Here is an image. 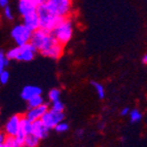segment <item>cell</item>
Here are the masks:
<instances>
[{
  "instance_id": "cell-1",
  "label": "cell",
  "mask_w": 147,
  "mask_h": 147,
  "mask_svg": "<svg viewBox=\"0 0 147 147\" xmlns=\"http://www.w3.org/2000/svg\"><path fill=\"white\" fill-rule=\"evenodd\" d=\"M30 43L36 49L37 52L49 59H59L63 54V44L58 41L52 32L40 28L33 31Z\"/></svg>"
},
{
  "instance_id": "cell-2",
  "label": "cell",
  "mask_w": 147,
  "mask_h": 147,
  "mask_svg": "<svg viewBox=\"0 0 147 147\" xmlns=\"http://www.w3.org/2000/svg\"><path fill=\"white\" fill-rule=\"evenodd\" d=\"M36 52V49L29 42L23 45H17L16 47H12L8 52L5 53V56L7 57L9 61L17 60L22 62H30L34 59Z\"/></svg>"
},
{
  "instance_id": "cell-3",
  "label": "cell",
  "mask_w": 147,
  "mask_h": 147,
  "mask_svg": "<svg viewBox=\"0 0 147 147\" xmlns=\"http://www.w3.org/2000/svg\"><path fill=\"white\" fill-rule=\"evenodd\" d=\"M36 12L38 15V19H39V28L49 32H52L55 26L63 19V18L57 17V16H55L54 13L49 11L45 7L44 2H41L37 5Z\"/></svg>"
},
{
  "instance_id": "cell-4",
  "label": "cell",
  "mask_w": 147,
  "mask_h": 147,
  "mask_svg": "<svg viewBox=\"0 0 147 147\" xmlns=\"http://www.w3.org/2000/svg\"><path fill=\"white\" fill-rule=\"evenodd\" d=\"M52 34L63 45L68 43L73 34V25L68 18H63L52 30Z\"/></svg>"
},
{
  "instance_id": "cell-5",
  "label": "cell",
  "mask_w": 147,
  "mask_h": 147,
  "mask_svg": "<svg viewBox=\"0 0 147 147\" xmlns=\"http://www.w3.org/2000/svg\"><path fill=\"white\" fill-rule=\"evenodd\" d=\"M45 7L59 18H68L71 12V0H47Z\"/></svg>"
},
{
  "instance_id": "cell-6",
  "label": "cell",
  "mask_w": 147,
  "mask_h": 147,
  "mask_svg": "<svg viewBox=\"0 0 147 147\" xmlns=\"http://www.w3.org/2000/svg\"><path fill=\"white\" fill-rule=\"evenodd\" d=\"M32 33L33 31L26 27L24 24L16 25L10 31V36L12 37L13 41L17 43V45H23V44L29 43L31 40Z\"/></svg>"
},
{
  "instance_id": "cell-7",
  "label": "cell",
  "mask_w": 147,
  "mask_h": 147,
  "mask_svg": "<svg viewBox=\"0 0 147 147\" xmlns=\"http://www.w3.org/2000/svg\"><path fill=\"white\" fill-rule=\"evenodd\" d=\"M64 117H65V114L63 111H56L49 108V110L41 117V121L49 130H52L60 121L64 120Z\"/></svg>"
},
{
  "instance_id": "cell-8",
  "label": "cell",
  "mask_w": 147,
  "mask_h": 147,
  "mask_svg": "<svg viewBox=\"0 0 147 147\" xmlns=\"http://www.w3.org/2000/svg\"><path fill=\"white\" fill-rule=\"evenodd\" d=\"M22 115L15 114L6 121L4 125V133L8 136H16L20 131Z\"/></svg>"
},
{
  "instance_id": "cell-9",
  "label": "cell",
  "mask_w": 147,
  "mask_h": 147,
  "mask_svg": "<svg viewBox=\"0 0 147 147\" xmlns=\"http://www.w3.org/2000/svg\"><path fill=\"white\" fill-rule=\"evenodd\" d=\"M47 110H49V105L43 103L42 105L38 106V107L28 108L27 112L25 113L24 116L27 118V119L31 120V121H34V120H37V119H41L43 114L47 112Z\"/></svg>"
},
{
  "instance_id": "cell-10",
  "label": "cell",
  "mask_w": 147,
  "mask_h": 147,
  "mask_svg": "<svg viewBox=\"0 0 147 147\" xmlns=\"http://www.w3.org/2000/svg\"><path fill=\"white\" fill-rule=\"evenodd\" d=\"M49 129L42 123L41 119H37L32 121V132L34 136H36L39 140H43L49 135Z\"/></svg>"
},
{
  "instance_id": "cell-11",
  "label": "cell",
  "mask_w": 147,
  "mask_h": 147,
  "mask_svg": "<svg viewBox=\"0 0 147 147\" xmlns=\"http://www.w3.org/2000/svg\"><path fill=\"white\" fill-rule=\"evenodd\" d=\"M37 3H35L33 0H20L19 5H18V9L22 17L27 16L32 12H35L37 9Z\"/></svg>"
},
{
  "instance_id": "cell-12",
  "label": "cell",
  "mask_w": 147,
  "mask_h": 147,
  "mask_svg": "<svg viewBox=\"0 0 147 147\" xmlns=\"http://www.w3.org/2000/svg\"><path fill=\"white\" fill-rule=\"evenodd\" d=\"M23 24L26 27L29 28L31 31H35V30L39 29V19H38V15L37 12H32L27 16L23 17Z\"/></svg>"
},
{
  "instance_id": "cell-13",
  "label": "cell",
  "mask_w": 147,
  "mask_h": 147,
  "mask_svg": "<svg viewBox=\"0 0 147 147\" xmlns=\"http://www.w3.org/2000/svg\"><path fill=\"white\" fill-rule=\"evenodd\" d=\"M42 90L39 86H26L25 88H23L22 93H21V97L24 101H28L29 99H31L32 97L37 95H41Z\"/></svg>"
},
{
  "instance_id": "cell-14",
  "label": "cell",
  "mask_w": 147,
  "mask_h": 147,
  "mask_svg": "<svg viewBox=\"0 0 147 147\" xmlns=\"http://www.w3.org/2000/svg\"><path fill=\"white\" fill-rule=\"evenodd\" d=\"M44 103V99L41 95H37L32 97L31 99L27 101L28 104V108H34V107H38V106L42 105Z\"/></svg>"
},
{
  "instance_id": "cell-15",
  "label": "cell",
  "mask_w": 147,
  "mask_h": 147,
  "mask_svg": "<svg viewBox=\"0 0 147 147\" xmlns=\"http://www.w3.org/2000/svg\"><path fill=\"white\" fill-rule=\"evenodd\" d=\"M20 130L23 131L26 135H29V134H31V132H32V121H31V120L27 119L25 116H22Z\"/></svg>"
},
{
  "instance_id": "cell-16",
  "label": "cell",
  "mask_w": 147,
  "mask_h": 147,
  "mask_svg": "<svg viewBox=\"0 0 147 147\" xmlns=\"http://www.w3.org/2000/svg\"><path fill=\"white\" fill-rule=\"evenodd\" d=\"M40 140L34 136L33 134H29V135L26 136V139H25V144L24 146L26 147H36L39 144Z\"/></svg>"
},
{
  "instance_id": "cell-17",
  "label": "cell",
  "mask_w": 147,
  "mask_h": 147,
  "mask_svg": "<svg viewBox=\"0 0 147 147\" xmlns=\"http://www.w3.org/2000/svg\"><path fill=\"white\" fill-rule=\"evenodd\" d=\"M91 84H93V86L95 88L96 93L98 95L99 99L105 98V90H104V86L101 84H99V82H97V81H92Z\"/></svg>"
},
{
  "instance_id": "cell-18",
  "label": "cell",
  "mask_w": 147,
  "mask_h": 147,
  "mask_svg": "<svg viewBox=\"0 0 147 147\" xmlns=\"http://www.w3.org/2000/svg\"><path fill=\"white\" fill-rule=\"evenodd\" d=\"M129 115H130L131 123H138V121H140L141 118H142V114H141V112H140L138 109H133L132 111L130 110Z\"/></svg>"
},
{
  "instance_id": "cell-19",
  "label": "cell",
  "mask_w": 147,
  "mask_h": 147,
  "mask_svg": "<svg viewBox=\"0 0 147 147\" xmlns=\"http://www.w3.org/2000/svg\"><path fill=\"white\" fill-rule=\"evenodd\" d=\"M26 134H25L23 131H19L17 135L15 136V139H16V142H17V146L18 147H22L24 146L25 144V139H26Z\"/></svg>"
},
{
  "instance_id": "cell-20",
  "label": "cell",
  "mask_w": 147,
  "mask_h": 147,
  "mask_svg": "<svg viewBox=\"0 0 147 147\" xmlns=\"http://www.w3.org/2000/svg\"><path fill=\"white\" fill-rule=\"evenodd\" d=\"M8 64H9V60L7 59V57L5 56L2 51H0V72L4 70L8 66Z\"/></svg>"
},
{
  "instance_id": "cell-21",
  "label": "cell",
  "mask_w": 147,
  "mask_h": 147,
  "mask_svg": "<svg viewBox=\"0 0 147 147\" xmlns=\"http://www.w3.org/2000/svg\"><path fill=\"white\" fill-rule=\"evenodd\" d=\"M60 97H61V92H60L58 88H52V90L49 92V99L51 102L60 100Z\"/></svg>"
},
{
  "instance_id": "cell-22",
  "label": "cell",
  "mask_w": 147,
  "mask_h": 147,
  "mask_svg": "<svg viewBox=\"0 0 147 147\" xmlns=\"http://www.w3.org/2000/svg\"><path fill=\"white\" fill-rule=\"evenodd\" d=\"M4 147H18L17 142H16L15 136H5L4 140Z\"/></svg>"
},
{
  "instance_id": "cell-23",
  "label": "cell",
  "mask_w": 147,
  "mask_h": 147,
  "mask_svg": "<svg viewBox=\"0 0 147 147\" xmlns=\"http://www.w3.org/2000/svg\"><path fill=\"white\" fill-rule=\"evenodd\" d=\"M54 129H55V131L58 132V133H65L66 131H68L69 125H68V123H64L63 120H62V121H60V123H58Z\"/></svg>"
},
{
  "instance_id": "cell-24",
  "label": "cell",
  "mask_w": 147,
  "mask_h": 147,
  "mask_svg": "<svg viewBox=\"0 0 147 147\" xmlns=\"http://www.w3.org/2000/svg\"><path fill=\"white\" fill-rule=\"evenodd\" d=\"M64 108H65V106H64L63 102H62L61 100H57V101L52 102V107H51V109H54V110H56V111H64Z\"/></svg>"
},
{
  "instance_id": "cell-25",
  "label": "cell",
  "mask_w": 147,
  "mask_h": 147,
  "mask_svg": "<svg viewBox=\"0 0 147 147\" xmlns=\"http://www.w3.org/2000/svg\"><path fill=\"white\" fill-rule=\"evenodd\" d=\"M8 80H9V73L4 69V70L0 72V82L2 84H6L8 82Z\"/></svg>"
},
{
  "instance_id": "cell-26",
  "label": "cell",
  "mask_w": 147,
  "mask_h": 147,
  "mask_svg": "<svg viewBox=\"0 0 147 147\" xmlns=\"http://www.w3.org/2000/svg\"><path fill=\"white\" fill-rule=\"evenodd\" d=\"M4 17L7 19V20H12L13 19V13H12V10L9 6H5L4 7Z\"/></svg>"
},
{
  "instance_id": "cell-27",
  "label": "cell",
  "mask_w": 147,
  "mask_h": 147,
  "mask_svg": "<svg viewBox=\"0 0 147 147\" xmlns=\"http://www.w3.org/2000/svg\"><path fill=\"white\" fill-rule=\"evenodd\" d=\"M5 136H6L5 133H0V147H4Z\"/></svg>"
},
{
  "instance_id": "cell-28",
  "label": "cell",
  "mask_w": 147,
  "mask_h": 147,
  "mask_svg": "<svg viewBox=\"0 0 147 147\" xmlns=\"http://www.w3.org/2000/svg\"><path fill=\"white\" fill-rule=\"evenodd\" d=\"M129 113H130V108H127V107L123 108V110L120 111V114H121V115H123V116L129 115Z\"/></svg>"
},
{
  "instance_id": "cell-29",
  "label": "cell",
  "mask_w": 147,
  "mask_h": 147,
  "mask_svg": "<svg viewBox=\"0 0 147 147\" xmlns=\"http://www.w3.org/2000/svg\"><path fill=\"white\" fill-rule=\"evenodd\" d=\"M8 5V0H0V7L4 8Z\"/></svg>"
},
{
  "instance_id": "cell-30",
  "label": "cell",
  "mask_w": 147,
  "mask_h": 147,
  "mask_svg": "<svg viewBox=\"0 0 147 147\" xmlns=\"http://www.w3.org/2000/svg\"><path fill=\"white\" fill-rule=\"evenodd\" d=\"M82 135H84V130L79 129V130L76 131V136H77V137H81Z\"/></svg>"
},
{
  "instance_id": "cell-31",
  "label": "cell",
  "mask_w": 147,
  "mask_h": 147,
  "mask_svg": "<svg viewBox=\"0 0 147 147\" xmlns=\"http://www.w3.org/2000/svg\"><path fill=\"white\" fill-rule=\"evenodd\" d=\"M142 63L145 64V65H147V54H145L144 56H143V58H142Z\"/></svg>"
},
{
  "instance_id": "cell-32",
  "label": "cell",
  "mask_w": 147,
  "mask_h": 147,
  "mask_svg": "<svg viewBox=\"0 0 147 147\" xmlns=\"http://www.w3.org/2000/svg\"><path fill=\"white\" fill-rule=\"evenodd\" d=\"M33 1H34L35 3H37V4H39V3H41V1H40V0H33Z\"/></svg>"
},
{
  "instance_id": "cell-33",
  "label": "cell",
  "mask_w": 147,
  "mask_h": 147,
  "mask_svg": "<svg viewBox=\"0 0 147 147\" xmlns=\"http://www.w3.org/2000/svg\"><path fill=\"white\" fill-rule=\"evenodd\" d=\"M40 1H41V2H44V1H47V0H40Z\"/></svg>"
}]
</instances>
